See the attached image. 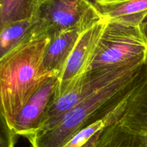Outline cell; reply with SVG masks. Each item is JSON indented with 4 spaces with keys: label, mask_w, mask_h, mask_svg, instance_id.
Here are the masks:
<instances>
[{
    "label": "cell",
    "mask_w": 147,
    "mask_h": 147,
    "mask_svg": "<svg viewBox=\"0 0 147 147\" xmlns=\"http://www.w3.org/2000/svg\"><path fill=\"white\" fill-rule=\"evenodd\" d=\"M144 63L135 66L27 136L31 147H63L82 129L112 113L134 91L140 80Z\"/></svg>",
    "instance_id": "obj_1"
},
{
    "label": "cell",
    "mask_w": 147,
    "mask_h": 147,
    "mask_svg": "<svg viewBox=\"0 0 147 147\" xmlns=\"http://www.w3.org/2000/svg\"><path fill=\"white\" fill-rule=\"evenodd\" d=\"M49 42L47 36L32 38L0 58L1 117L10 130L32 96L55 76L44 64Z\"/></svg>",
    "instance_id": "obj_2"
},
{
    "label": "cell",
    "mask_w": 147,
    "mask_h": 147,
    "mask_svg": "<svg viewBox=\"0 0 147 147\" xmlns=\"http://www.w3.org/2000/svg\"><path fill=\"white\" fill-rule=\"evenodd\" d=\"M102 20L88 0H42L33 17V37L50 38L72 29L83 32Z\"/></svg>",
    "instance_id": "obj_3"
},
{
    "label": "cell",
    "mask_w": 147,
    "mask_h": 147,
    "mask_svg": "<svg viewBox=\"0 0 147 147\" xmlns=\"http://www.w3.org/2000/svg\"><path fill=\"white\" fill-rule=\"evenodd\" d=\"M146 57L147 44L139 26L107 20L88 71L126 65Z\"/></svg>",
    "instance_id": "obj_4"
},
{
    "label": "cell",
    "mask_w": 147,
    "mask_h": 147,
    "mask_svg": "<svg viewBox=\"0 0 147 147\" xmlns=\"http://www.w3.org/2000/svg\"><path fill=\"white\" fill-rule=\"evenodd\" d=\"M146 58L119 67L89 70L74 79L61 92L55 93L40 130L47 123L63 116L79 102L114 82L135 66L144 63Z\"/></svg>",
    "instance_id": "obj_5"
},
{
    "label": "cell",
    "mask_w": 147,
    "mask_h": 147,
    "mask_svg": "<svg viewBox=\"0 0 147 147\" xmlns=\"http://www.w3.org/2000/svg\"><path fill=\"white\" fill-rule=\"evenodd\" d=\"M106 23L107 20L103 19L80 34L59 76V86L55 93L61 92L70 82L88 71L94 58Z\"/></svg>",
    "instance_id": "obj_6"
},
{
    "label": "cell",
    "mask_w": 147,
    "mask_h": 147,
    "mask_svg": "<svg viewBox=\"0 0 147 147\" xmlns=\"http://www.w3.org/2000/svg\"><path fill=\"white\" fill-rule=\"evenodd\" d=\"M58 86L59 78L55 76L32 96L17 115L11 129L16 136L27 137L40 130Z\"/></svg>",
    "instance_id": "obj_7"
},
{
    "label": "cell",
    "mask_w": 147,
    "mask_h": 147,
    "mask_svg": "<svg viewBox=\"0 0 147 147\" xmlns=\"http://www.w3.org/2000/svg\"><path fill=\"white\" fill-rule=\"evenodd\" d=\"M118 122L137 133L147 132V58L143 65L140 80L126 100Z\"/></svg>",
    "instance_id": "obj_8"
},
{
    "label": "cell",
    "mask_w": 147,
    "mask_h": 147,
    "mask_svg": "<svg viewBox=\"0 0 147 147\" xmlns=\"http://www.w3.org/2000/svg\"><path fill=\"white\" fill-rule=\"evenodd\" d=\"M82 32L72 29L50 37L44 56L45 66L49 72L59 78Z\"/></svg>",
    "instance_id": "obj_9"
},
{
    "label": "cell",
    "mask_w": 147,
    "mask_h": 147,
    "mask_svg": "<svg viewBox=\"0 0 147 147\" xmlns=\"http://www.w3.org/2000/svg\"><path fill=\"white\" fill-rule=\"evenodd\" d=\"M95 8L103 19L139 26L147 13V0H120L98 3Z\"/></svg>",
    "instance_id": "obj_10"
},
{
    "label": "cell",
    "mask_w": 147,
    "mask_h": 147,
    "mask_svg": "<svg viewBox=\"0 0 147 147\" xmlns=\"http://www.w3.org/2000/svg\"><path fill=\"white\" fill-rule=\"evenodd\" d=\"M126 100L106 117L82 129L63 147H93L106 127L119 121L126 106Z\"/></svg>",
    "instance_id": "obj_11"
},
{
    "label": "cell",
    "mask_w": 147,
    "mask_h": 147,
    "mask_svg": "<svg viewBox=\"0 0 147 147\" xmlns=\"http://www.w3.org/2000/svg\"><path fill=\"white\" fill-rule=\"evenodd\" d=\"M34 22L31 20L10 23L0 29V58L33 37Z\"/></svg>",
    "instance_id": "obj_12"
},
{
    "label": "cell",
    "mask_w": 147,
    "mask_h": 147,
    "mask_svg": "<svg viewBox=\"0 0 147 147\" xmlns=\"http://www.w3.org/2000/svg\"><path fill=\"white\" fill-rule=\"evenodd\" d=\"M93 147H144L140 136L118 121L104 129Z\"/></svg>",
    "instance_id": "obj_13"
},
{
    "label": "cell",
    "mask_w": 147,
    "mask_h": 147,
    "mask_svg": "<svg viewBox=\"0 0 147 147\" xmlns=\"http://www.w3.org/2000/svg\"><path fill=\"white\" fill-rule=\"evenodd\" d=\"M37 5V0H0V29L10 23L32 19Z\"/></svg>",
    "instance_id": "obj_14"
},
{
    "label": "cell",
    "mask_w": 147,
    "mask_h": 147,
    "mask_svg": "<svg viewBox=\"0 0 147 147\" xmlns=\"http://www.w3.org/2000/svg\"><path fill=\"white\" fill-rule=\"evenodd\" d=\"M1 147H14L16 142V135L7 127L1 119Z\"/></svg>",
    "instance_id": "obj_15"
},
{
    "label": "cell",
    "mask_w": 147,
    "mask_h": 147,
    "mask_svg": "<svg viewBox=\"0 0 147 147\" xmlns=\"http://www.w3.org/2000/svg\"><path fill=\"white\" fill-rule=\"evenodd\" d=\"M139 28L145 42L147 44V13L141 21L139 25Z\"/></svg>",
    "instance_id": "obj_16"
},
{
    "label": "cell",
    "mask_w": 147,
    "mask_h": 147,
    "mask_svg": "<svg viewBox=\"0 0 147 147\" xmlns=\"http://www.w3.org/2000/svg\"><path fill=\"white\" fill-rule=\"evenodd\" d=\"M90 4L93 6H96V4L98 3L101 2H111V1H120V0H88Z\"/></svg>",
    "instance_id": "obj_17"
},
{
    "label": "cell",
    "mask_w": 147,
    "mask_h": 147,
    "mask_svg": "<svg viewBox=\"0 0 147 147\" xmlns=\"http://www.w3.org/2000/svg\"><path fill=\"white\" fill-rule=\"evenodd\" d=\"M137 133V132H136ZM140 136L142 142L143 143V145L144 147H147V132L146 133H138Z\"/></svg>",
    "instance_id": "obj_18"
},
{
    "label": "cell",
    "mask_w": 147,
    "mask_h": 147,
    "mask_svg": "<svg viewBox=\"0 0 147 147\" xmlns=\"http://www.w3.org/2000/svg\"><path fill=\"white\" fill-rule=\"evenodd\" d=\"M42 1V0H37V1H38V3L40 2V1Z\"/></svg>",
    "instance_id": "obj_19"
}]
</instances>
